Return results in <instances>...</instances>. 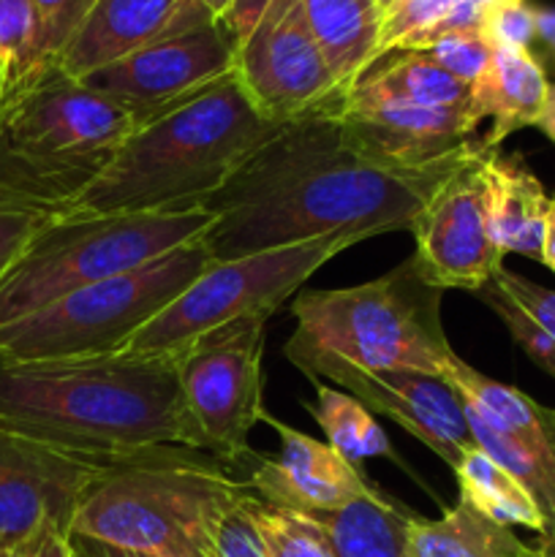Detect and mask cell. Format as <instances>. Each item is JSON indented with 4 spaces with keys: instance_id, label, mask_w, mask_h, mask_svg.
<instances>
[{
    "instance_id": "d4e9b609",
    "label": "cell",
    "mask_w": 555,
    "mask_h": 557,
    "mask_svg": "<svg viewBox=\"0 0 555 557\" xmlns=\"http://www.w3.org/2000/svg\"><path fill=\"white\" fill-rule=\"evenodd\" d=\"M455 476L457 487H460V500L471 504L473 509L488 515L490 520L501 522V525H520L542 536V515L533 506L531 495L488 451H482L479 446L468 451L457 462Z\"/></svg>"
},
{
    "instance_id": "277c9868",
    "label": "cell",
    "mask_w": 555,
    "mask_h": 557,
    "mask_svg": "<svg viewBox=\"0 0 555 557\" xmlns=\"http://www.w3.org/2000/svg\"><path fill=\"white\" fill-rule=\"evenodd\" d=\"M134 131L125 109L47 65L0 103V205L63 215Z\"/></svg>"
},
{
    "instance_id": "d6a6232c",
    "label": "cell",
    "mask_w": 555,
    "mask_h": 557,
    "mask_svg": "<svg viewBox=\"0 0 555 557\" xmlns=\"http://www.w3.org/2000/svg\"><path fill=\"white\" fill-rule=\"evenodd\" d=\"M38 22H41V49L47 63H54L76 27L85 22L96 0H33Z\"/></svg>"
},
{
    "instance_id": "9c48e42d",
    "label": "cell",
    "mask_w": 555,
    "mask_h": 557,
    "mask_svg": "<svg viewBox=\"0 0 555 557\" xmlns=\"http://www.w3.org/2000/svg\"><path fill=\"white\" fill-rule=\"evenodd\" d=\"M362 243L354 234H330L286 248L261 250L229 261H212L169 308L147 321L120 351L174 354L185 351L201 335L250 315H275L283 302L303 292L316 270L351 245Z\"/></svg>"
},
{
    "instance_id": "7a4b0ae2",
    "label": "cell",
    "mask_w": 555,
    "mask_h": 557,
    "mask_svg": "<svg viewBox=\"0 0 555 557\" xmlns=\"http://www.w3.org/2000/svg\"><path fill=\"white\" fill-rule=\"evenodd\" d=\"M0 428L98 462L196 449L169 354L0 359Z\"/></svg>"
},
{
    "instance_id": "f546056e",
    "label": "cell",
    "mask_w": 555,
    "mask_h": 557,
    "mask_svg": "<svg viewBox=\"0 0 555 557\" xmlns=\"http://www.w3.org/2000/svg\"><path fill=\"white\" fill-rule=\"evenodd\" d=\"M477 297L482 299V302L488 305L501 321H504L506 330H509V335L515 337L517 346H520L522 351H526L528 357L544 370V373L555 379V337L547 335V332H544L542 326L526 313V310L517 308V305L511 302V299L506 297L493 281L484 283V286L477 292Z\"/></svg>"
},
{
    "instance_id": "c3c4849f",
    "label": "cell",
    "mask_w": 555,
    "mask_h": 557,
    "mask_svg": "<svg viewBox=\"0 0 555 557\" xmlns=\"http://www.w3.org/2000/svg\"><path fill=\"white\" fill-rule=\"evenodd\" d=\"M553 201H555V194H553Z\"/></svg>"
},
{
    "instance_id": "5b68a950",
    "label": "cell",
    "mask_w": 555,
    "mask_h": 557,
    "mask_svg": "<svg viewBox=\"0 0 555 557\" xmlns=\"http://www.w3.org/2000/svg\"><path fill=\"white\" fill-rule=\"evenodd\" d=\"M248 493V482L207 451H150L114 462L87 487L69 536L161 557H207L218 520Z\"/></svg>"
},
{
    "instance_id": "ba28073f",
    "label": "cell",
    "mask_w": 555,
    "mask_h": 557,
    "mask_svg": "<svg viewBox=\"0 0 555 557\" xmlns=\"http://www.w3.org/2000/svg\"><path fill=\"white\" fill-rule=\"evenodd\" d=\"M212 261L205 237H199L136 270L79 288L14 324L0 326V359L54 362L118 354Z\"/></svg>"
},
{
    "instance_id": "ac0fdd59",
    "label": "cell",
    "mask_w": 555,
    "mask_h": 557,
    "mask_svg": "<svg viewBox=\"0 0 555 557\" xmlns=\"http://www.w3.org/2000/svg\"><path fill=\"white\" fill-rule=\"evenodd\" d=\"M484 183L490 228L501 253H522L542 261L553 196H547L520 156H501L498 150L484 163Z\"/></svg>"
},
{
    "instance_id": "60d3db41",
    "label": "cell",
    "mask_w": 555,
    "mask_h": 557,
    "mask_svg": "<svg viewBox=\"0 0 555 557\" xmlns=\"http://www.w3.org/2000/svg\"><path fill=\"white\" fill-rule=\"evenodd\" d=\"M542 264L555 272V201L550 205L547 232H544V248H542Z\"/></svg>"
},
{
    "instance_id": "603a6c76",
    "label": "cell",
    "mask_w": 555,
    "mask_h": 557,
    "mask_svg": "<svg viewBox=\"0 0 555 557\" xmlns=\"http://www.w3.org/2000/svg\"><path fill=\"white\" fill-rule=\"evenodd\" d=\"M444 381L460 392L462 400L473 403L501 428L555 460V408L542 406L515 386L488 379L468 362H462L457 354L446 368Z\"/></svg>"
},
{
    "instance_id": "52a82bcc",
    "label": "cell",
    "mask_w": 555,
    "mask_h": 557,
    "mask_svg": "<svg viewBox=\"0 0 555 557\" xmlns=\"http://www.w3.org/2000/svg\"><path fill=\"white\" fill-rule=\"evenodd\" d=\"M441 288L406 261L348 288H303L292 297V337L370 370H417L444 379L452 351L441 324Z\"/></svg>"
},
{
    "instance_id": "4316f807",
    "label": "cell",
    "mask_w": 555,
    "mask_h": 557,
    "mask_svg": "<svg viewBox=\"0 0 555 557\" xmlns=\"http://www.w3.org/2000/svg\"><path fill=\"white\" fill-rule=\"evenodd\" d=\"M47 65L33 0H0V103L30 85Z\"/></svg>"
},
{
    "instance_id": "b9f144b4",
    "label": "cell",
    "mask_w": 555,
    "mask_h": 557,
    "mask_svg": "<svg viewBox=\"0 0 555 557\" xmlns=\"http://www.w3.org/2000/svg\"><path fill=\"white\" fill-rule=\"evenodd\" d=\"M536 128L542 131V134L547 136L550 141H555V85H550V96H547V103H544V109H542V117H539Z\"/></svg>"
},
{
    "instance_id": "cb8c5ba5",
    "label": "cell",
    "mask_w": 555,
    "mask_h": 557,
    "mask_svg": "<svg viewBox=\"0 0 555 557\" xmlns=\"http://www.w3.org/2000/svg\"><path fill=\"white\" fill-rule=\"evenodd\" d=\"M308 517L330 536L337 557H408L406 522L411 511L390 495L359 498L343 509Z\"/></svg>"
},
{
    "instance_id": "30bf717a",
    "label": "cell",
    "mask_w": 555,
    "mask_h": 557,
    "mask_svg": "<svg viewBox=\"0 0 555 557\" xmlns=\"http://www.w3.org/2000/svg\"><path fill=\"white\" fill-rule=\"evenodd\" d=\"M270 315L212 330L174 354L194 446L223 462L254 457L248 435L264 419L261 354Z\"/></svg>"
},
{
    "instance_id": "7c38bea8",
    "label": "cell",
    "mask_w": 555,
    "mask_h": 557,
    "mask_svg": "<svg viewBox=\"0 0 555 557\" xmlns=\"http://www.w3.org/2000/svg\"><path fill=\"white\" fill-rule=\"evenodd\" d=\"M237 76L256 112L272 123H297L341 98L303 0H270L239 41Z\"/></svg>"
},
{
    "instance_id": "4dcf8cb0",
    "label": "cell",
    "mask_w": 555,
    "mask_h": 557,
    "mask_svg": "<svg viewBox=\"0 0 555 557\" xmlns=\"http://www.w3.org/2000/svg\"><path fill=\"white\" fill-rule=\"evenodd\" d=\"M493 49L495 47L490 44V38L484 36V30H460L439 38V41L430 44L424 52H428L430 60L439 63L446 74H452L455 79L473 87L479 82V76L484 74V69L490 65Z\"/></svg>"
},
{
    "instance_id": "7bdbcfd3",
    "label": "cell",
    "mask_w": 555,
    "mask_h": 557,
    "mask_svg": "<svg viewBox=\"0 0 555 557\" xmlns=\"http://www.w3.org/2000/svg\"><path fill=\"white\" fill-rule=\"evenodd\" d=\"M201 5H205L207 11H210L212 16H215V20H226L229 16V11H232V5H234V0H199Z\"/></svg>"
},
{
    "instance_id": "5bb4252c",
    "label": "cell",
    "mask_w": 555,
    "mask_h": 557,
    "mask_svg": "<svg viewBox=\"0 0 555 557\" xmlns=\"http://www.w3.org/2000/svg\"><path fill=\"white\" fill-rule=\"evenodd\" d=\"M493 152L484 150L457 169L411 223L414 270L428 286L477 294L504 267L490 228L484 183V163Z\"/></svg>"
},
{
    "instance_id": "ffe728a7",
    "label": "cell",
    "mask_w": 555,
    "mask_h": 557,
    "mask_svg": "<svg viewBox=\"0 0 555 557\" xmlns=\"http://www.w3.org/2000/svg\"><path fill=\"white\" fill-rule=\"evenodd\" d=\"M341 98L359 103L462 109L471 107V87L446 74L428 52H390L375 60Z\"/></svg>"
},
{
    "instance_id": "1f68e13d",
    "label": "cell",
    "mask_w": 555,
    "mask_h": 557,
    "mask_svg": "<svg viewBox=\"0 0 555 557\" xmlns=\"http://www.w3.org/2000/svg\"><path fill=\"white\" fill-rule=\"evenodd\" d=\"M254 500L256 495L248 493L226 509L212 531L207 557H272L254 522Z\"/></svg>"
},
{
    "instance_id": "44dd1931",
    "label": "cell",
    "mask_w": 555,
    "mask_h": 557,
    "mask_svg": "<svg viewBox=\"0 0 555 557\" xmlns=\"http://www.w3.org/2000/svg\"><path fill=\"white\" fill-rule=\"evenodd\" d=\"M303 9L343 96L379 60V3L375 0H303Z\"/></svg>"
},
{
    "instance_id": "8fae6325",
    "label": "cell",
    "mask_w": 555,
    "mask_h": 557,
    "mask_svg": "<svg viewBox=\"0 0 555 557\" xmlns=\"http://www.w3.org/2000/svg\"><path fill=\"white\" fill-rule=\"evenodd\" d=\"M283 354L310 381H332L357 397L370 413L392 419L397 428L435 451L452 471L468 451L477 449L460 392L439 375L359 368L297 337H288Z\"/></svg>"
},
{
    "instance_id": "484cf974",
    "label": "cell",
    "mask_w": 555,
    "mask_h": 557,
    "mask_svg": "<svg viewBox=\"0 0 555 557\" xmlns=\"http://www.w3.org/2000/svg\"><path fill=\"white\" fill-rule=\"evenodd\" d=\"M310 384L316 386V400L303 403V406L324 430L326 444L337 455H343L354 466H362L365 460H373V457H390V460L400 462L390 438H386L384 428L375 422L373 413L357 397L341 389H330L321 381H310Z\"/></svg>"
},
{
    "instance_id": "6da1fadb",
    "label": "cell",
    "mask_w": 555,
    "mask_h": 557,
    "mask_svg": "<svg viewBox=\"0 0 555 557\" xmlns=\"http://www.w3.org/2000/svg\"><path fill=\"white\" fill-rule=\"evenodd\" d=\"M484 150V139H471L422 166L381 161L319 109L288 123L207 201L215 223L205 243L229 261L330 234L365 243L411 232L435 190Z\"/></svg>"
},
{
    "instance_id": "8d00e7d4",
    "label": "cell",
    "mask_w": 555,
    "mask_h": 557,
    "mask_svg": "<svg viewBox=\"0 0 555 557\" xmlns=\"http://www.w3.org/2000/svg\"><path fill=\"white\" fill-rule=\"evenodd\" d=\"M0 557H71V536L58 522H44L20 544H0Z\"/></svg>"
},
{
    "instance_id": "2e32d148",
    "label": "cell",
    "mask_w": 555,
    "mask_h": 557,
    "mask_svg": "<svg viewBox=\"0 0 555 557\" xmlns=\"http://www.w3.org/2000/svg\"><path fill=\"white\" fill-rule=\"evenodd\" d=\"M261 422L281 435V455L275 460L254 455V471L245 479L250 493L270 506L319 515L335 511L359 498L381 495L368 473L337 455L330 444L310 438L264 413Z\"/></svg>"
},
{
    "instance_id": "d590c367",
    "label": "cell",
    "mask_w": 555,
    "mask_h": 557,
    "mask_svg": "<svg viewBox=\"0 0 555 557\" xmlns=\"http://www.w3.org/2000/svg\"><path fill=\"white\" fill-rule=\"evenodd\" d=\"M484 36L490 38L493 47L531 49V41L536 38V11L526 3L498 5L488 14Z\"/></svg>"
},
{
    "instance_id": "3957f363",
    "label": "cell",
    "mask_w": 555,
    "mask_h": 557,
    "mask_svg": "<svg viewBox=\"0 0 555 557\" xmlns=\"http://www.w3.org/2000/svg\"><path fill=\"white\" fill-rule=\"evenodd\" d=\"M286 125L256 112L234 71L183 107L139 125L63 215L205 207Z\"/></svg>"
},
{
    "instance_id": "f1b7e54d",
    "label": "cell",
    "mask_w": 555,
    "mask_h": 557,
    "mask_svg": "<svg viewBox=\"0 0 555 557\" xmlns=\"http://www.w3.org/2000/svg\"><path fill=\"white\" fill-rule=\"evenodd\" d=\"M457 0H395L381 14L379 60L390 52H424Z\"/></svg>"
},
{
    "instance_id": "e575fe53",
    "label": "cell",
    "mask_w": 555,
    "mask_h": 557,
    "mask_svg": "<svg viewBox=\"0 0 555 557\" xmlns=\"http://www.w3.org/2000/svg\"><path fill=\"white\" fill-rule=\"evenodd\" d=\"M490 281L517 305V308L526 310L539 326H542L547 335L555 337V292L553 288H544L539 283L528 281V277L517 275V272L501 267Z\"/></svg>"
},
{
    "instance_id": "f35d334b",
    "label": "cell",
    "mask_w": 555,
    "mask_h": 557,
    "mask_svg": "<svg viewBox=\"0 0 555 557\" xmlns=\"http://www.w3.org/2000/svg\"><path fill=\"white\" fill-rule=\"evenodd\" d=\"M71 557H161V555L139 553V549L112 547V544L92 542V539L71 536Z\"/></svg>"
},
{
    "instance_id": "7dc6e473",
    "label": "cell",
    "mask_w": 555,
    "mask_h": 557,
    "mask_svg": "<svg viewBox=\"0 0 555 557\" xmlns=\"http://www.w3.org/2000/svg\"><path fill=\"white\" fill-rule=\"evenodd\" d=\"M509 3H526V0H506L504 5H509Z\"/></svg>"
},
{
    "instance_id": "74e56055",
    "label": "cell",
    "mask_w": 555,
    "mask_h": 557,
    "mask_svg": "<svg viewBox=\"0 0 555 557\" xmlns=\"http://www.w3.org/2000/svg\"><path fill=\"white\" fill-rule=\"evenodd\" d=\"M267 5H270V0H234L232 11H229V16L223 22H226L229 30L234 33V38H237V47L239 41L254 30L256 22H259L261 14L267 11Z\"/></svg>"
},
{
    "instance_id": "bcb514c9",
    "label": "cell",
    "mask_w": 555,
    "mask_h": 557,
    "mask_svg": "<svg viewBox=\"0 0 555 557\" xmlns=\"http://www.w3.org/2000/svg\"><path fill=\"white\" fill-rule=\"evenodd\" d=\"M539 549H542V557H555V547H544V544H542Z\"/></svg>"
},
{
    "instance_id": "83f0119b",
    "label": "cell",
    "mask_w": 555,
    "mask_h": 557,
    "mask_svg": "<svg viewBox=\"0 0 555 557\" xmlns=\"http://www.w3.org/2000/svg\"><path fill=\"white\" fill-rule=\"evenodd\" d=\"M254 522L272 557H337L330 536L303 511L254 500Z\"/></svg>"
},
{
    "instance_id": "4fadbf2b",
    "label": "cell",
    "mask_w": 555,
    "mask_h": 557,
    "mask_svg": "<svg viewBox=\"0 0 555 557\" xmlns=\"http://www.w3.org/2000/svg\"><path fill=\"white\" fill-rule=\"evenodd\" d=\"M234 71L237 38L226 22H210L150 44L118 63L82 76L79 82L125 109L139 128L169 109L183 107Z\"/></svg>"
},
{
    "instance_id": "836d02e7",
    "label": "cell",
    "mask_w": 555,
    "mask_h": 557,
    "mask_svg": "<svg viewBox=\"0 0 555 557\" xmlns=\"http://www.w3.org/2000/svg\"><path fill=\"white\" fill-rule=\"evenodd\" d=\"M54 212L47 210H30V207H14L0 205V281L14 264L16 256L25 250V245L47 226Z\"/></svg>"
},
{
    "instance_id": "d6986e66",
    "label": "cell",
    "mask_w": 555,
    "mask_h": 557,
    "mask_svg": "<svg viewBox=\"0 0 555 557\" xmlns=\"http://www.w3.org/2000/svg\"><path fill=\"white\" fill-rule=\"evenodd\" d=\"M550 96V82L531 49L495 47L490 65L471 87V103L482 120H493L484 136L490 150L515 131L536 125Z\"/></svg>"
},
{
    "instance_id": "e0dca14e",
    "label": "cell",
    "mask_w": 555,
    "mask_h": 557,
    "mask_svg": "<svg viewBox=\"0 0 555 557\" xmlns=\"http://www.w3.org/2000/svg\"><path fill=\"white\" fill-rule=\"evenodd\" d=\"M221 22L199 0H96L54 60L74 79L177 33Z\"/></svg>"
},
{
    "instance_id": "8992f818",
    "label": "cell",
    "mask_w": 555,
    "mask_h": 557,
    "mask_svg": "<svg viewBox=\"0 0 555 557\" xmlns=\"http://www.w3.org/2000/svg\"><path fill=\"white\" fill-rule=\"evenodd\" d=\"M212 223L207 207L52 218L0 281V326L205 237Z\"/></svg>"
},
{
    "instance_id": "9a60e30c",
    "label": "cell",
    "mask_w": 555,
    "mask_h": 557,
    "mask_svg": "<svg viewBox=\"0 0 555 557\" xmlns=\"http://www.w3.org/2000/svg\"><path fill=\"white\" fill-rule=\"evenodd\" d=\"M109 468L0 428V544H20L44 522L71 528L82 495Z\"/></svg>"
},
{
    "instance_id": "7402d4cb",
    "label": "cell",
    "mask_w": 555,
    "mask_h": 557,
    "mask_svg": "<svg viewBox=\"0 0 555 557\" xmlns=\"http://www.w3.org/2000/svg\"><path fill=\"white\" fill-rule=\"evenodd\" d=\"M406 553L408 557H542V549L528 547L509 525L490 520L466 500H457L439 520L408 517Z\"/></svg>"
},
{
    "instance_id": "ab89813d",
    "label": "cell",
    "mask_w": 555,
    "mask_h": 557,
    "mask_svg": "<svg viewBox=\"0 0 555 557\" xmlns=\"http://www.w3.org/2000/svg\"><path fill=\"white\" fill-rule=\"evenodd\" d=\"M536 11V41L542 44L555 60V9H533Z\"/></svg>"
},
{
    "instance_id": "ee69618b",
    "label": "cell",
    "mask_w": 555,
    "mask_h": 557,
    "mask_svg": "<svg viewBox=\"0 0 555 557\" xmlns=\"http://www.w3.org/2000/svg\"><path fill=\"white\" fill-rule=\"evenodd\" d=\"M482 3H484V5H488V9H490V11H493V9H498V5H504V3H506V0H482Z\"/></svg>"
},
{
    "instance_id": "f6af8a7d",
    "label": "cell",
    "mask_w": 555,
    "mask_h": 557,
    "mask_svg": "<svg viewBox=\"0 0 555 557\" xmlns=\"http://www.w3.org/2000/svg\"><path fill=\"white\" fill-rule=\"evenodd\" d=\"M375 3H379V9H381V14H384L386 9H390L392 3H395V0H375Z\"/></svg>"
}]
</instances>
